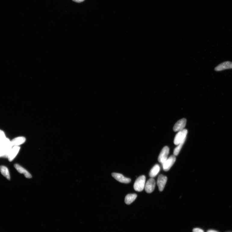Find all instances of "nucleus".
Segmentation results:
<instances>
[{"label":"nucleus","mask_w":232,"mask_h":232,"mask_svg":"<svg viewBox=\"0 0 232 232\" xmlns=\"http://www.w3.org/2000/svg\"><path fill=\"white\" fill-rule=\"evenodd\" d=\"M207 232H219L217 231L213 230H209Z\"/></svg>","instance_id":"21"},{"label":"nucleus","mask_w":232,"mask_h":232,"mask_svg":"<svg viewBox=\"0 0 232 232\" xmlns=\"http://www.w3.org/2000/svg\"><path fill=\"white\" fill-rule=\"evenodd\" d=\"M146 177L144 175L140 176L136 180L134 184V187L135 190L138 192H141L144 189Z\"/></svg>","instance_id":"2"},{"label":"nucleus","mask_w":232,"mask_h":232,"mask_svg":"<svg viewBox=\"0 0 232 232\" xmlns=\"http://www.w3.org/2000/svg\"><path fill=\"white\" fill-rule=\"evenodd\" d=\"M20 149L19 146H15L12 147L9 153L8 158L9 161L11 162L17 155Z\"/></svg>","instance_id":"10"},{"label":"nucleus","mask_w":232,"mask_h":232,"mask_svg":"<svg viewBox=\"0 0 232 232\" xmlns=\"http://www.w3.org/2000/svg\"><path fill=\"white\" fill-rule=\"evenodd\" d=\"M26 139L24 137L16 138L11 141V143L12 147L19 146V145L24 144L26 141Z\"/></svg>","instance_id":"13"},{"label":"nucleus","mask_w":232,"mask_h":232,"mask_svg":"<svg viewBox=\"0 0 232 232\" xmlns=\"http://www.w3.org/2000/svg\"><path fill=\"white\" fill-rule=\"evenodd\" d=\"M176 157L175 156L172 155L170 156L165 162L162 164L163 170L165 171H169L174 165Z\"/></svg>","instance_id":"4"},{"label":"nucleus","mask_w":232,"mask_h":232,"mask_svg":"<svg viewBox=\"0 0 232 232\" xmlns=\"http://www.w3.org/2000/svg\"><path fill=\"white\" fill-rule=\"evenodd\" d=\"M112 175L115 179L120 183L128 184L131 182V179L130 178H126L122 174L113 172L112 174Z\"/></svg>","instance_id":"8"},{"label":"nucleus","mask_w":232,"mask_h":232,"mask_svg":"<svg viewBox=\"0 0 232 232\" xmlns=\"http://www.w3.org/2000/svg\"><path fill=\"white\" fill-rule=\"evenodd\" d=\"M231 69H232V62L230 61H226L221 63L215 67V70L216 71H221Z\"/></svg>","instance_id":"9"},{"label":"nucleus","mask_w":232,"mask_h":232,"mask_svg":"<svg viewBox=\"0 0 232 232\" xmlns=\"http://www.w3.org/2000/svg\"><path fill=\"white\" fill-rule=\"evenodd\" d=\"M186 120L183 118L177 122L175 125L173 130L175 131H179L184 129L186 125Z\"/></svg>","instance_id":"11"},{"label":"nucleus","mask_w":232,"mask_h":232,"mask_svg":"<svg viewBox=\"0 0 232 232\" xmlns=\"http://www.w3.org/2000/svg\"><path fill=\"white\" fill-rule=\"evenodd\" d=\"M14 167L17 171L20 173L23 174L26 178H32V175L29 173L24 168L20 165L16 164L14 165Z\"/></svg>","instance_id":"12"},{"label":"nucleus","mask_w":232,"mask_h":232,"mask_svg":"<svg viewBox=\"0 0 232 232\" xmlns=\"http://www.w3.org/2000/svg\"><path fill=\"white\" fill-rule=\"evenodd\" d=\"M0 171H1L2 174L4 177L8 180L11 179L10 172H9L8 168L4 166H0Z\"/></svg>","instance_id":"16"},{"label":"nucleus","mask_w":232,"mask_h":232,"mask_svg":"<svg viewBox=\"0 0 232 232\" xmlns=\"http://www.w3.org/2000/svg\"><path fill=\"white\" fill-rule=\"evenodd\" d=\"M72 1L80 3L84 2L85 0H72Z\"/></svg>","instance_id":"20"},{"label":"nucleus","mask_w":232,"mask_h":232,"mask_svg":"<svg viewBox=\"0 0 232 232\" xmlns=\"http://www.w3.org/2000/svg\"><path fill=\"white\" fill-rule=\"evenodd\" d=\"M167 180V177L165 176L161 175L158 176L157 180V184L159 190L160 191H162L164 189Z\"/></svg>","instance_id":"7"},{"label":"nucleus","mask_w":232,"mask_h":232,"mask_svg":"<svg viewBox=\"0 0 232 232\" xmlns=\"http://www.w3.org/2000/svg\"><path fill=\"white\" fill-rule=\"evenodd\" d=\"M11 141L6 138L0 144V158H7L11 149L12 147Z\"/></svg>","instance_id":"1"},{"label":"nucleus","mask_w":232,"mask_h":232,"mask_svg":"<svg viewBox=\"0 0 232 232\" xmlns=\"http://www.w3.org/2000/svg\"><path fill=\"white\" fill-rule=\"evenodd\" d=\"M160 166L157 164L155 165L151 169L149 173V176L151 178L156 176L160 171Z\"/></svg>","instance_id":"14"},{"label":"nucleus","mask_w":232,"mask_h":232,"mask_svg":"<svg viewBox=\"0 0 232 232\" xmlns=\"http://www.w3.org/2000/svg\"><path fill=\"white\" fill-rule=\"evenodd\" d=\"M193 232H204V231L201 229L199 228H196L193 229Z\"/></svg>","instance_id":"19"},{"label":"nucleus","mask_w":232,"mask_h":232,"mask_svg":"<svg viewBox=\"0 0 232 232\" xmlns=\"http://www.w3.org/2000/svg\"><path fill=\"white\" fill-rule=\"evenodd\" d=\"M6 138L5 134L4 132L3 131L0 130V144Z\"/></svg>","instance_id":"18"},{"label":"nucleus","mask_w":232,"mask_h":232,"mask_svg":"<svg viewBox=\"0 0 232 232\" xmlns=\"http://www.w3.org/2000/svg\"><path fill=\"white\" fill-rule=\"evenodd\" d=\"M137 197V195L136 194H127L125 198V203L127 204H130L135 201Z\"/></svg>","instance_id":"15"},{"label":"nucleus","mask_w":232,"mask_h":232,"mask_svg":"<svg viewBox=\"0 0 232 232\" xmlns=\"http://www.w3.org/2000/svg\"><path fill=\"white\" fill-rule=\"evenodd\" d=\"M156 181L153 178L150 179L145 185V190L147 193H150L153 191L156 187Z\"/></svg>","instance_id":"6"},{"label":"nucleus","mask_w":232,"mask_h":232,"mask_svg":"<svg viewBox=\"0 0 232 232\" xmlns=\"http://www.w3.org/2000/svg\"><path fill=\"white\" fill-rule=\"evenodd\" d=\"M185 141L181 142L178 145V146L175 148L174 151V156H175L178 155Z\"/></svg>","instance_id":"17"},{"label":"nucleus","mask_w":232,"mask_h":232,"mask_svg":"<svg viewBox=\"0 0 232 232\" xmlns=\"http://www.w3.org/2000/svg\"><path fill=\"white\" fill-rule=\"evenodd\" d=\"M187 133L188 131L186 129H184L179 131L175 136L174 140V144L178 145L181 142H185Z\"/></svg>","instance_id":"3"},{"label":"nucleus","mask_w":232,"mask_h":232,"mask_svg":"<svg viewBox=\"0 0 232 232\" xmlns=\"http://www.w3.org/2000/svg\"><path fill=\"white\" fill-rule=\"evenodd\" d=\"M169 153V148L167 146L164 147L159 156L158 161L162 164L165 162L168 159V156Z\"/></svg>","instance_id":"5"}]
</instances>
